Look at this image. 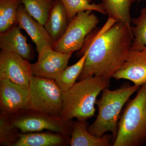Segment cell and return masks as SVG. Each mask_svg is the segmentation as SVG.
Segmentation results:
<instances>
[{
  "label": "cell",
  "instance_id": "cell-19",
  "mask_svg": "<svg viewBox=\"0 0 146 146\" xmlns=\"http://www.w3.org/2000/svg\"><path fill=\"white\" fill-rule=\"evenodd\" d=\"M21 0H0V33L18 25V12Z\"/></svg>",
  "mask_w": 146,
  "mask_h": 146
},
{
  "label": "cell",
  "instance_id": "cell-17",
  "mask_svg": "<svg viewBox=\"0 0 146 146\" xmlns=\"http://www.w3.org/2000/svg\"><path fill=\"white\" fill-rule=\"evenodd\" d=\"M101 4L108 18H112L125 25L131 32L130 8L138 0H101Z\"/></svg>",
  "mask_w": 146,
  "mask_h": 146
},
{
  "label": "cell",
  "instance_id": "cell-7",
  "mask_svg": "<svg viewBox=\"0 0 146 146\" xmlns=\"http://www.w3.org/2000/svg\"><path fill=\"white\" fill-rule=\"evenodd\" d=\"M99 22L92 11L79 12L69 23L62 38L54 43L53 49L64 53L79 51L83 46L86 36L96 27Z\"/></svg>",
  "mask_w": 146,
  "mask_h": 146
},
{
  "label": "cell",
  "instance_id": "cell-9",
  "mask_svg": "<svg viewBox=\"0 0 146 146\" xmlns=\"http://www.w3.org/2000/svg\"><path fill=\"white\" fill-rule=\"evenodd\" d=\"M73 52H58L52 48L46 47L38 54L36 63L31 64L33 76L54 80L68 67Z\"/></svg>",
  "mask_w": 146,
  "mask_h": 146
},
{
  "label": "cell",
  "instance_id": "cell-1",
  "mask_svg": "<svg viewBox=\"0 0 146 146\" xmlns=\"http://www.w3.org/2000/svg\"><path fill=\"white\" fill-rule=\"evenodd\" d=\"M133 40L131 32L125 24L108 18L101 29L86 36L76 54L81 57L88 50L79 80L93 76L110 80L123 67Z\"/></svg>",
  "mask_w": 146,
  "mask_h": 146
},
{
  "label": "cell",
  "instance_id": "cell-18",
  "mask_svg": "<svg viewBox=\"0 0 146 146\" xmlns=\"http://www.w3.org/2000/svg\"><path fill=\"white\" fill-rule=\"evenodd\" d=\"M88 50H86L77 62L68 66L54 80L62 91H67L75 84L83 70Z\"/></svg>",
  "mask_w": 146,
  "mask_h": 146
},
{
  "label": "cell",
  "instance_id": "cell-11",
  "mask_svg": "<svg viewBox=\"0 0 146 146\" xmlns=\"http://www.w3.org/2000/svg\"><path fill=\"white\" fill-rule=\"evenodd\" d=\"M113 78L128 80L137 86L146 83V46L140 50L130 49L123 67Z\"/></svg>",
  "mask_w": 146,
  "mask_h": 146
},
{
  "label": "cell",
  "instance_id": "cell-6",
  "mask_svg": "<svg viewBox=\"0 0 146 146\" xmlns=\"http://www.w3.org/2000/svg\"><path fill=\"white\" fill-rule=\"evenodd\" d=\"M28 107L60 117L63 108V91L54 80L33 75L30 82Z\"/></svg>",
  "mask_w": 146,
  "mask_h": 146
},
{
  "label": "cell",
  "instance_id": "cell-13",
  "mask_svg": "<svg viewBox=\"0 0 146 146\" xmlns=\"http://www.w3.org/2000/svg\"><path fill=\"white\" fill-rule=\"evenodd\" d=\"M18 25L0 33L1 50L16 53L28 60H33L35 56L32 47L27 42Z\"/></svg>",
  "mask_w": 146,
  "mask_h": 146
},
{
  "label": "cell",
  "instance_id": "cell-15",
  "mask_svg": "<svg viewBox=\"0 0 146 146\" xmlns=\"http://www.w3.org/2000/svg\"><path fill=\"white\" fill-rule=\"evenodd\" d=\"M89 123L86 121H74L71 133L70 145L71 146H110L112 135H104L97 137L88 131Z\"/></svg>",
  "mask_w": 146,
  "mask_h": 146
},
{
  "label": "cell",
  "instance_id": "cell-14",
  "mask_svg": "<svg viewBox=\"0 0 146 146\" xmlns=\"http://www.w3.org/2000/svg\"><path fill=\"white\" fill-rule=\"evenodd\" d=\"M71 136L53 131L20 133L13 146H66L70 145Z\"/></svg>",
  "mask_w": 146,
  "mask_h": 146
},
{
  "label": "cell",
  "instance_id": "cell-3",
  "mask_svg": "<svg viewBox=\"0 0 146 146\" xmlns=\"http://www.w3.org/2000/svg\"><path fill=\"white\" fill-rule=\"evenodd\" d=\"M140 88V86L125 84L113 91L105 88L102 91L101 98L96 101L98 113L94 122L88 128L89 133L101 138L107 131H110L115 141L123 106Z\"/></svg>",
  "mask_w": 146,
  "mask_h": 146
},
{
  "label": "cell",
  "instance_id": "cell-2",
  "mask_svg": "<svg viewBox=\"0 0 146 146\" xmlns=\"http://www.w3.org/2000/svg\"><path fill=\"white\" fill-rule=\"evenodd\" d=\"M110 80L98 76H90L63 91L61 119L64 121L74 118L86 121L94 117L97 97L105 88L109 87Z\"/></svg>",
  "mask_w": 146,
  "mask_h": 146
},
{
  "label": "cell",
  "instance_id": "cell-22",
  "mask_svg": "<svg viewBox=\"0 0 146 146\" xmlns=\"http://www.w3.org/2000/svg\"><path fill=\"white\" fill-rule=\"evenodd\" d=\"M65 7L68 14L69 23L78 13L87 10L96 11L106 15L100 3H91V0H60Z\"/></svg>",
  "mask_w": 146,
  "mask_h": 146
},
{
  "label": "cell",
  "instance_id": "cell-23",
  "mask_svg": "<svg viewBox=\"0 0 146 146\" xmlns=\"http://www.w3.org/2000/svg\"><path fill=\"white\" fill-rule=\"evenodd\" d=\"M10 115L0 114V145L13 146L18 141L20 130L11 123Z\"/></svg>",
  "mask_w": 146,
  "mask_h": 146
},
{
  "label": "cell",
  "instance_id": "cell-10",
  "mask_svg": "<svg viewBox=\"0 0 146 146\" xmlns=\"http://www.w3.org/2000/svg\"><path fill=\"white\" fill-rule=\"evenodd\" d=\"M30 93L7 79H0V114L11 115L29 106Z\"/></svg>",
  "mask_w": 146,
  "mask_h": 146
},
{
  "label": "cell",
  "instance_id": "cell-24",
  "mask_svg": "<svg viewBox=\"0 0 146 146\" xmlns=\"http://www.w3.org/2000/svg\"><path fill=\"white\" fill-rule=\"evenodd\" d=\"M145 1L146 2V0H145Z\"/></svg>",
  "mask_w": 146,
  "mask_h": 146
},
{
  "label": "cell",
  "instance_id": "cell-5",
  "mask_svg": "<svg viewBox=\"0 0 146 146\" xmlns=\"http://www.w3.org/2000/svg\"><path fill=\"white\" fill-rule=\"evenodd\" d=\"M11 123L22 133L44 130L71 136L74 121H64L60 117L27 107L10 116Z\"/></svg>",
  "mask_w": 146,
  "mask_h": 146
},
{
  "label": "cell",
  "instance_id": "cell-16",
  "mask_svg": "<svg viewBox=\"0 0 146 146\" xmlns=\"http://www.w3.org/2000/svg\"><path fill=\"white\" fill-rule=\"evenodd\" d=\"M69 23L67 12L63 3L60 0H55L52 9L44 26L54 43L58 42L62 38Z\"/></svg>",
  "mask_w": 146,
  "mask_h": 146
},
{
  "label": "cell",
  "instance_id": "cell-12",
  "mask_svg": "<svg viewBox=\"0 0 146 146\" xmlns=\"http://www.w3.org/2000/svg\"><path fill=\"white\" fill-rule=\"evenodd\" d=\"M18 25L27 32L35 44L38 54L46 47L52 48L53 42L44 26L30 15L23 4L18 9Z\"/></svg>",
  "mask_w": 146,
  "mask_h": 146
},
{
  "label": "cell",
  "instance_id": "cell-8",
  "mask_svg": "<svg viewBox=\"0 0 146 146\" xmlns=\"http://www.w3.org/2000/svg\"><path fill=\"white\" fill-rule=\"evenodd\" d=\"M31 64L18 54L1 50L0 79H7L29 89L33 75Z\"/></svg>",
  "mask_w": 146,
  "mask_h": 146
},
{
  "label": "cell",
  "instance_id": "cell-21",
  "mask_svg": "<svg viewBox=\"0 0 146 146\" xmlns=\"http://www.w3.org/2000/svg\"><path fill=\"white\" fill-rule=\"evenodd\" d=\"M131 31L133 42L131 49L140 50L146 46V7L142 9L140 15L131 20Z\"/></svg>",
  "mask_w": 146,
  "mask_h": 146
},
{
  "label": "cell",
  "instance_id": "cell-4",
  "mask_svg": "<svg viewBox=\"0 0 146 146\" xmlns=\"http://www.w3.org/2000/svg\"><path fill=\"white\" fill-rule=\"evenodd\" d=\"M146 144V83L135 98L129 100L118 124L113 146H141Z\"/></svg>",
  "mask_w": 146,
  "mask_h": 146
},
{
  "label": "cell",
  "instance_id": "cell-20",
  "mask_svg": "<svg viewBox=\"0 0 146 146\" xmlns=\"http://www.w3.org/2000/svg\"><path fill=\"white\" fill-rule=\"evenodd\" d=\"M55 0H21L26 10L39 24L44 26Z\"/></svg>",
  "mask_w": 146,
  "mask_h": 146
}]
</instances>
